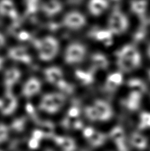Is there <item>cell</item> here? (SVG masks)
Listing matches in <instances>:
<instances>
[{"label":"cell","instance_id":"1","mask_svg":"<svg viewBox=\"0 0 150 151\" xmlns=\"http://www.w3.org/2000/svg\"><path fill=\"white\" fill-rule=\"evenodd\" d=\"M38 50L39 58L42 61L52 60L57 56L60 45L58 40L52 36H47L34 42Z\"/></svg>","mask_w":150,"mask_h":151},{"label":"cell","instance_id":"2","mask_svg":"<svg viewBox=\"0 0 150 151\" xmlns=\"http://www.w3.org/2000/svg\"><path fill=\"white\" fill-rule=\"evenodd\" d=\"M65 102V96L58 93H47L42 97L39 102V108L48 113H55L60 109Z\"/></svg>","mask_w":150,"mask_h":151},{"label":"cell","instance_id":"3","mask_svg":"<svg viewBox=\"0 0 150 151\" xmlns=\"http://www.w3.org/2000/svg\"><path fill=\"white\" fill-rule=\"evenodd\" d=\"M109 30L112 35H120L127 30L129 22L124 13L119 9L114 10L110 15L109 19Z\"/></svg>","mask_w":150,"mask_h":151},{"label":"cell","instance_id":"4","mask_svg":"<svg viewBox=\"0 0 150 151\" xmlns=\"http://www.w3.org/2000/svg\"><path fill=\"white\" fill-rule=\"evenodd\" d=\"M87 50L79 42H72L67 47L64 53V60L68 64H79L84 60Z\"/></svg>","mask_w":150,"mask_h":151},{"label":"cell","instance_id":"5","mask_svg":"<svg viewBox=\"0 0 150 151\" xmlns=\"http://www.w3.org/2000/svg\"><path fill=\"white\" fill-rule=\"evenodd\" d=\"M63 25L71 30H78L86 24V18L83 13L77 11H72L67 13L62 20Z\"/></svg>","mask_w":150,"mask_h":151},{"label":"cell","instance_id":"6","mask_svg":"<svg viewBox=\"0 0 150 151\" xmlns=\"http://www.w3.org/2000/svg\"><path fill=\"white\" fill-rule=\"evenodd\" d=\"M18 101L11 91H7L0 100V111L4 115H9L14 112L17 107Z\"/></svg>","mask_w":150,"mask_h":151},{"label":"cell","instance_id":"7","mask_svg":"<svg viewBox=\"0 0 150 151\" xmlns=\"http://www.w3.org/2000/svg\"><path fill=\"white\" fill-rule=\"evenodd\" d=\"M42 83L36 77H31L24 83L22 88V95L29 99L38 94L41 90Z\"/></svg>","mask_w":150,"mask_h":151},{"label":"cell","instance_id":"8","mask_svg":"<svg viewBox=\"0 0 150 151\" xmlns=\"http://www.w3.org/2000/svg\"><path fill=\"white\" fill-rule=\"evenodd\" d=\"M116 57L132 60L140 65L141 55L134 46L131 45H125L118 51Z\"/></svg>","mask_w":150,"mask_h":151},{"label":"cell","instance_id":"9","mask_svg":"<svg viewBox=\"0 0 150 151\" xmlns=\"http://www.w3.org/2000/svg\"><path fill=\"white\" fill-rule=\"evenodd\" d=\"M7 56L12 60L28 64L31 62V56L29 55L25 47H15L11 48L8 50Z\"/></svg>","mask_w":150,"mask_h":151},{"label":"cell","instance_id":"10","mask_svg":"<svg viewBox=\"0 0 150 151\" xmlns=\"http://www.w3.org/2000/svg\"><path fill=\"white\" fill-rule=\"evenodd\" d=\"M44 74L48 82L57 86L64 80L63 72L57 66H51L46 68L44 70Z\"/></svg>","mask_w":150,"mask_h":151},{"label":"cell","instance_id":"11","mask_svg":"<svg viewBox=\"0 0 150 151\" xmlns=\"http://www.w3.org/2000/svg\"><path fill=\"white\" fill-rule=\"evenodd\" d=\"M21 77V72L18 68H11L5 71L4 77V85L7 90L13 88Z\"/></svg>","mask_w":150,"mask_h":151},{"label":"cell","instance_id":"12","mask_svg":"<svg viewBox=\"0 0 150 151\" xmlns=\"http://www.w3.org/2000/svg\"><path fill=\"white\" fill-rule=\"evenodd\" d=\"M109 5L108 0H89L88 9L92 15L98 17L108 9Z\"/></svg>","mask_w":150,"mask_h":151},{"label":"cell","instance_id":"13","mask_svg":"<svg viewBox=\"0 0 150 151\" xmlns=\"http://www.w3.org/2000/svg\"><path fill=\"white\" fill-rule=\"evenodd\" d=\"M41 9L48 17H53L62 10L63 6L58 0H50L42 5Z\"/></svg>","mask_w":150,"mask_h":151},{"label":"cell","instance_id":"14","mask_svg":"<svg viewBox=\"0 0 150 151\" xmlns=\"http://www.w3.org/2000/svg\"><path fill=\"white\" fill-rule=\"evenodd\" d=\"M0 15L9 16L13 19L17 17V11L12 0H0Z\"/></svg>","mask_w":150,"mask_h":151},{"label":"cell","instance_id":"15","mask_svg":"<svg viewBox=\"0 0 150 151\" xmlns=\"http://www.w3.org/2000/svg\"><path fill=\"white\" fill-rule=\"evenodd\" d=\"M110 135L116 142L119 151H127L124 145V133L121 128L115 127L111 131Z\"/></svg>","mask_w":150,"mask_h":151},{"label":"cell","instance_id":"16","mask_svg":"<svg viewBox=\"0 0 150 151\" xmlns=\"http://www.w3.org/2000/svg\"><path fill=\"white\" fill-rule=\"evenodd\" d=\"M94 107L97 109L99 115V120L105 121L111 118L112 112L109 104L103 101L97 100L95 102Z\"/></svg>","mask_w":150,"mask_h":151},{"label":"cell","instance_id":"17","mask_svg":"<svg viewBox=\"0 0 150 151\" xmlns=\"http://www.w3.org/2000/svg\"><path fill=\"white\" fill-rule=\"evenodd\" d=\"M148 8L146 0H132L130 2V9L136 15L141 17L144 15Z\"/></svg>","mask_w":150,"mask_h":151},{"label":"cell","instance_id":"18","mask_svg":"<svg viewBox=\"0 0 150 151\" xmlns=\"http://www.w3.org/2000/svg\"><path fill=\"white\" fill-rule=\"evenodd\" d=\"M55 141L63 151H74L76 149V143L73 139L69 137H56Z\"/></svg>","mask_w":150,"mask_h":151},{"label":"cell","instance_id":"19","mask_svg":"<svg viewBox=\"0 0 150 151\" xmlns=\"http://www.w3.org/2000/svg\"><path fill=\"white\" fill-rule=\"evenodd\" d=\"M122 82V75L119 72L110 74L107 78L106 88L108 90H114Z\"/></svg>","mask_w":150,"mask_h":151},{"label":"cell","instance_id":"20","mask_svg":"<svg viewBox=\"0 0 150 151\" xmlns=\"http://www.w3.org/2000/svg\"><path fill=\"white\" fill-rule=\"evenodd\" d=\"M91 61L95 67L106 69L109 66V60L105 55L101 53H95L91 56Z\"/></svg>","mask_w":150,"mask_h":151},{"label":"cell","instance_id":"21","mask_svg":"<svg viewBox=\"0 0 150 151\" xmlns=\"http://www.w3.org/2000/svg\"><path fill=\"white\" fill-rule=\"evenodd\" d=\"M117 65L120 70L124 72H130L138 68L140 65L134 63L132 60H127V59L117 57Z\"/></svg>","mask_w":150,"mask_h":151},{"label":"cell","instance_id":"22","mask_svg":"<svg viewBox=\"0 0 150 151\" xmlns=\"http://www.w3.org/2000/svg\"><path fill=\"white\" fill-rule=\"evenodd\" d=\"M141 94L132 91L126 101V106L130 110L137 109L140 106Z\"/></svg>","mask_w":150,"mask_h":151},{"label":"cell","instance_id":"23","mask_svg":"<svg viewBox=\"0 0 150 151\" xmlns=\"http://www.w3.org/2000/svg\"><path fill=\"white\" fill-rule=\"evenodd\" d=\"M131 142L134 147L138 148L139 149H144L147 147V140L145 137L140 134H133L131 138Z\"/></svg>","mask_w":150,"mask_h":151},{"label":"cell","instance_id":"24","mask_svg":"<svg viewBox=\"0 0 150 151\" xmlns=\"http://www.w3.org/2000/svg\"><path fill=\"white\" fill-rule=\"evenodd\" d=\"M128 86L132 89V91L141 94L145 92L146 86L142 81L139 79H132L128 82Z\"/></svg>","mask_w":150,"mask_h":151},{"label":"cell","instance_id":"25","mask_svg":"<svg viewBox=\"0 0 150 151\" xmlns=\"http://www.w3.org/2000/svg\"><path fill=\"white\" fill-rule=\"evenodd\" d=\"M76 76L84 84H89L93 80V75L90 72L77 70L76 72Z\"/></svg>","mask_w":150,"mask_h":151},{"label":"cell","instance_id":"26","mask_svg":"<svg viewBox=\"0 0 150 151\" xmlns=\"http://www.w3.org/2000/svg\"><path fill=\"white\" fill-rule=\"evenodd\" d=\"M106 137L103 134L99 132L94 131L91 136L89 139V141L93 146H99L105 141Z\"/></svg>","mask_w":150,"mask_h":151},{"label":"cell","instance_id":"27","mask_svg":"<svg viewBox=\"0 0 150 151\" xmlns=\"http://www.w3.org/2000/svg\"><path fill=\"white\" fill-rule=\"evenodd\" d=\"M112 33L110 31L109 29L106 30H101L99 31L97 33H96L95 37L98 40L103 42H108L109 41H111L112 39Z\"/></svg>","mask_w":150,"mask_h":151},{"label":"cell","instance_id":"28","mask_svg":"<svg viewBox=\"0 0 150 151\" xmlns=\"http://www.w3.org/2000/svg\"><path fill=\"white\" fill-rule=\"evenodd\" d=\"M40 0H26V11L28 13H34L39 9Z\"/></svg>","mask_w":150,"mask_h":151},{"label":"cell","instance_id":"29","mask_svg":"<svg viewBox=\"0 0 150 151\" xmlns=\"http://www.w3.org/2000/svg\"><path fill=\"white\" fill-rule=\"evenodd\" d=\"M9 129L4 123H0V144L4 143L9 138Z\"/></svg>","mask_w":150,"mask_h":151},{"label":"cell","instance_id":"30","mask_svg":"<svg viewBox=\"0 0 150 151\" xmlns=\"http://www.w3.org/2000/svg\"><path fill=\"white\" fill-rule=\"evenodd\" d=\"M86 115L87 117L91 121L99 120V115L97 111V109L95 107H89L86 109Z\"/></svg>","mask_w":150,"mask_h":151},{"label":"cell","instance_id":"31","mask_svg":"<svg viewBox=\"0 0 150 151\" xmlns=\"http://www.w3.org/2000/svg\"><path fill=\"white\" fill-rule=\"evenodd\" d=\"M141 127L145 128L150 127V113H143L141 115Z\"/></svg>","mask_w":150,"mask_h":151},{"label":"cell","instance_id":"32","mask_svg":"<svg viewBox=\"0 0 150 151\" xmlns=\"http://www.w3.org/2000/svg\"><path fill=\"white\" fill-rule=\"evenodd\" d=\"M80 111L78 107H73L69 110L68 117L70 118H74V119H77L79 115Z\"/></svg>","mask_w":150,"mask_h":151},{"label":"cell","instance_id":"33","mask_svg":"<svg viewBox=\"0 0 150 151\" xmlns=\"http://www.w3.org/2000/svg\"><path fill=\"white\" fill-rule=\"evenodd\" d=\"M94 131V129H92L91 127H87L86 129H85V130L84 131V134L85 138L89 139L90 138V137L93 134Z\"/></svg>","mask_w":150,"mask_h":151},{"label":"cell","instance_id":"34","mask_svg":"<svg viewBox=\"0 0 150 151\" xmlns=\"http://www.w3.org/2000/svg\"><path fill=\"white\" fill-rule=\"evenodd\" d=\"M6 42V39H5V36L2 33H0V48L4 47Z\"/></svg>","mask_w":150,"mask_h":151},{"label":"cell","instance_id":"35","mask_svg":"<svg viewBox=\"0 0 150 151\" xmlns=\"http://www.w3.org/2000/svg\"><path fill=\"white\" fill-rule=\"evenodd\" d=\"M19 37L21 40H26L29 38V35L27 33L25 32H21V33L19 35Z\"/></svg>","mask_w":150,"mask_h":151},{"label":"cell","instance_id":"36","mask_svg":"<svg viewBox=\"0 0 150 151\" xmlns=\"http://www.w3.org/2000/svg\"><path fill=\"white\" fill-rule=\"evenodd\" d=\"M4 58H3L2 57H1V56H0V70L2 68L3 66H4Z\"/></svg>","mask_w":150,"mask_h":151},{"label":"cell","instance_id":"37","mask_svg":"<svg viewBox=\"0 0 150 151\" xmlns=\"http://www.w3.org/2000/svg\"><path fill=\"white\" fill-rule=\"evenodd\" d=\"M147 54H148L149 58H150V45H149V47L148 48V50H147Z\"/></svg>","mask_w":150,"mask_h":151},{"label":"cell","instance_id":"38","mask_svg":"<svg viewBox=\"0 0 150 151\" xmlns=\"http://www.w3.org/2000/svg\"><path fill=\"white\" fill-rule=\"evenodd\" d=\"M148 76H149V79H150V70L148 71Z\"/></svg>","mask_w":150,"mask_h":151},{"label":"cell","instance_id":"39","mask_svg":"<svg viewBox=\"0 0 150 151\" xmlns=\"http://www.w3.org/2000/svg\"><path fill=\"white\" fill-rule=\"evenodd\" d=\"M45 151H54V150H51V149H47V150H46Z\"/></svg>","mask_w":150,"mask_h":151},{"label":"cell","instance_id":"40","mask_svg":"<svg viewBox=\"0 0 150 151\" xmlns=\"http://www.w3.org/2000/svg\"><path fill=\"white\" fill-rule=\"evenodd\" d=\"M0 151H3V150H0Z\"/></svg>","mask_w":150,"mask_h":151}]
</instances>
